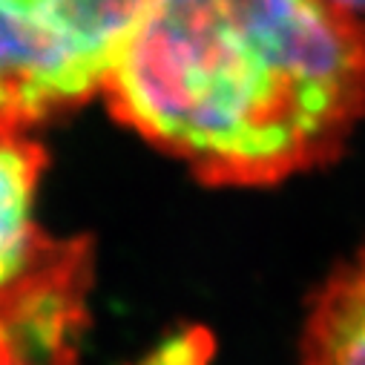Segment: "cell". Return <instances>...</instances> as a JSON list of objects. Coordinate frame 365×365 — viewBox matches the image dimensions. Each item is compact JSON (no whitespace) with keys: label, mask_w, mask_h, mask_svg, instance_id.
<instances>
[{"label":"cell","mask_w":365,"mask_h":365,"mask_svg":"<svg viewBox=\"0 0 365 365\" xmlns=\"http://www.w3.org/2000/svg\"><path fill=\"white\" fill-rule=\"evenodd\" d=\"M101 96L205 185L270 187L365 115V26L334 0H150Z\"/></svg>","instance_id":"obj_1"},{"label":"cell","mask_w":365,"mask_h":365,"mask_svg":"<svg viewBox=\"0 0 365 365\" xmlns=\"http://www.w3.org/2000/svg\"><path fill=\"white\" fill-rule=\"evenodd\" d=\"M147 4L0 0V135H29L101 96Z\"/></svg>","instance_id":"obj_2"},{"label":"cell","mask_w":365,"mask_h":365,"mask_svg":"<svg viewBox=\"0 0 365 365\" xmlns=\"http://www.w3.org/2000/svg\"><path fill=\"white\" fill-rule=\"evenodd\" d=\"M46 150L29 135H0V294L15 288L58 245L35 219Z\"/></svg>","instance_id":"obj_3"},{"label":"cell","mask_w":365,"mask_h":365,"mask_svg":"<svg viewBox=\"0 0 365 365\" xmlns=\"http://www.w3.org/2000/svg\"><path fill=\"white\" fill-rule=\"evenodd\" d=\"M299 365H365V245L317 291L299 342Z\"/></svg>","instance_id":"obj_4"},{"label":"cell","mask_w":365,"mask_h":365,"mask_svg":"<svg viewBox=\"0 0 365 365\" xmlns=\"http://www.w3.org/2000/svg\"><path fill=\"white\" fill-rule=\"evenodd\" d=\"M0 365H72V362H49V359H38L35 356H21V354H0Z\"/></svg>","instance_id":"obj_5"},{"label":"cell","mask_w":365,"mask_h":365,"mask_svg":"<svg viewBox=\"0 0 365 365\" xmlns=\"http://www.w3.org/2000/svg\"><path fill=\"white\" fill-rule=\"evenodd\" d=\"M334 4H339L342 9H348L354 15H365V0H334Z\"/></svg>","instance_id":"obj_6"}]
</instances>
